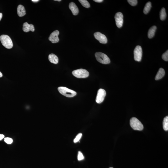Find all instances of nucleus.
<instances>
[{"label": "nucleus", "instance_id": "1", "mask_svg": "<svg viewBox=\"0 0 168 168\" xmlns=\"http://www.w3.org/2000/svg\"><path fill=\"white\" fill-rule=\"evenodd\" d=\"M58 90V91L61 94L67 97H73L77 94L76 92L75 91L68 89L65 87H59Z\"/></svg>", "mask_w": 168, "mask_h": 168}, {"label": "nucleus", "instance_id": "2", "mask_svg": "<svg viewBox=\"0 0 168 168\" xmlns=\"http://www.w3.org/2000/svg\"><path fill=\"white\" fill-rule=\"evenodd\" d=\"M0 40L3 45L7 49H10L13 47V43L12 40L7 35H3L0 36Z\"/></svg>", "mask_w": 168, "mask_h": 168}, {"label": "nucleus", "instance_id": "3", "mask_svg": "<svg viewBox=\"0 0 168 168\" xmlns=\"http://www.w3.org/2000/svg\"><path fill=\"white\" fill-rule=\"evenodd\" d=\"M130 124L132 128L134 130L142 131L144 128L142 123L136 117H132L131 119Z\"/></svg>", "mask_w": 168, "mask_h": 168}, {"label": "nucleus", "instance_id": "4", "mask_svg": "<svg viewBox=\"0 0 168 168\" xmlns=\"http://www.w3.org/2000/svg\"><path fill=\"white\" fill-rule=\"evenodd\" d=\"M95 57L96 59L99 62L102 64H107L110 63V58L106 54L100 52L95 53Z\"/></svg>", "mask_w": 168, "mask_h": 168}, {"label": "nucleus", "instance_id": "5", "mask_svg": "<svg viewBox=\"0 0 168 168\" xmlns=\"http://www.w3.org/2000/svg\"><path fill=\"white\" fill-rule=\"evenodd\" d=\"M73 75L76 77L79 78H85L88 77L89 75V73L87 70L80 69L73 71Z\"/></svg>", "mask_w": 168, "mask_h": 168}, {"label": "nucleus", "instance_id": "6", "mask_svg": "<svg viewBox=\"0 0 168 168\" xmlns=\"http://www.w3.org/2000/svg\"><path fill=\"white\" fill-rule=\"evenodd\" d=\"M142 55V50L141 46H137L134 50V58L135 61L139 62L141 61Z\"/></svg>", "mask_w": 168, "mask_h": 168}, {"label": "nucleus", "instance_id": "7", "mask_svg": "<svg viewBox=\"0 0 168 168\" xmlns=\"http://www.w3.org/2000/svg\"><path fill=\"white\" fill-rule=\"evenodd\" d=\"M106 95V92L105 90L100 89L98 91L97 94L96 96V102L99 104L101 103L104 100Z\"/></svg>", "mask_w": 168, "mask_h": 168}, {"label": "nucleus", "instance_id": "8", "mask_svg": "<svg viewBox=\"0 0 168 168\" xmlns=\"http://www.w3.org/2000/svg\"><path fill=\"white\" fill-rule=\"evenodd\" d=\"M116 25L117 27L120 28L122 27L123 23V15L121 12L116 13L115 16Z\"/></svg>", "mask_w": 168, "mask_h": 168}, {"label": "nucleus", "instance_id": "9", "mask_svg": "<svg viewBox=\"0 0 168 168\" xmlns=\"http://www.w3.org/2000/svg\"><path fill=\"white\" fill-rule=\"evenodd\" d=\"M95 38L100 43L106 44L107 42V39L106 36L99 32H96L94 34Z\"/></svg>", "mask_w": 168, "mask_h": 168}, {"label": "nucleus", "instance_id": "10", "mask_svg": "<svg viewBox=\"0 0 168 168\" xmlns=\"http://www.w3.org/2000/svg\"><path fill=\"white\" fill-rule=\"evenodd\" d=\"M59 34V32L58 30L54 31L50 35L49 37V40L52 43H58L59 41V39L58 37Z\"/></svg>", "mask_w": 168, "mask_h": 168}, {"label": "nucleus", "instance_id": "11", "mask_svg": "<svg viewBox=\"0 0 168 168\" xmlns=\"http://www.w3.org/2000/svg\"><path fill=\"white\" fill-rule=\"evenodd\" d=\"M69 7L73 15H76L79 13V10L75 3L71 2L69 4Z\"/></svg>", "mask_w": 168, "mask_h": 168}, {"label": "nucleus", "instance_id": "12", "mask_svg": "<svg viewBox=\"0 0 168 168\" xmlns=\"http://www.w3.org/2000/svg\"><path fill=\"white\" fill-rule=\"evenodd\" d=\"M22 29L24 32L26 33L30 31L33 32L35 31V28L33 25L32 24H29L27 22L23 24Z\"/></svg>", "mask_w": 168, "mask_h": 168}, {"label": "nucleus", "instance_id": "13", "mask_svg": "<svg viewBox=\"0 0 168 168\" xmlns=\"http://www.w3.org/2000/svg\"><path fill=\"white\" fill-rule=\"evenodd\" d=\"M17 12L18 15L20 17L23 16L26 14V10L24 7L22 5H18L17 9Z\"/></svg>", "mask_w": 168, "mask_h": 168}, {"label": "nucleus", "instance_id": "14", "mask_svg": "<svg viewBox=\"0 0 168 168\" xmlns=\"http://www.w3.org/2000/svg\"><path fill=\"white\" fill-rule=\"evenodd\" d=\"M165 71L163 68H161L159 69L155 77V80H156L161 79L165 75Z\"/></svg>", "mask_w": 168, "mask_h": 168}, {"label": "nucleus", "instance_id": "15", "mask_svg": "<svg viewBox=\"0 0 168 168\" xmlns=\"http://www.w3.org/2000/svg\"><path fill=\"white\" fill-rule=\"evenodd\" d=\"M48 59L50 62L54 64H57L58 62V58L57 56L53 54H51L49 55Z\"/></svg>", "mask_w": 168, "mask_h": 168}, {"label": "nucleus", "instance_id": "16", "mask_svg": "<svg viewBox=\"0 0 168 168\" xmlns=\"http://www.w3.org/2000/svg\"><path fill=\"white\" fill-rule=\"evenodd\" d=\"M156 29L157 27L156 26H153L149 29L148 32V38L151 39L154 37Z\"/></svg>", "mask_w": 168, "mask_h": 168}, {"label": "nucleus", "instance_id": "17", "mask_svg": "<svg viewBox=\"0 0 168 168\" xmlns=\"http://www.w3.org/2000/svg\"><path fill=\"white\" fill-rule=\"evenodd\" d=\"M152 7L151 3L150 2L147 3L144 8L143 12L144 14H147L149 12L151 8Z\"/></svg>", "mask_w": 168, "mask_h": 168}, {"label": "nucleus", "instance_id": "18", "mask_svg": "<svg viewBox=\"0 0 168 168\" xmlns=\"http://www.w3.org/2000/svg\"><path fill=\"white\" fill-rule=\"evenodd\" d=\"M166 14L165 8H162L160 12V17L161 20H164L166 19Z\"/></svg>", "mask_w": 168, "mask_h": 168}, {"label": "nucleus", "instance_id": "19", "mask_svg": "<svg viewBox=\"0 0 168 168\" xmlns=\"http://www.w3.org/2000/svg\"><path fill=\"white\" fill-rule=\"evenodd\" d=\"M163 126L164 130L165 131L168 130V117L166 116L164 119L163 122Z\"/></svg>", "mask_w": 168, "mask_h": 168}, {"label": "nucleus", "instance_id": "20", "mask_svg": "<svg viewBox=\"0 0 168 168\" xmlns=\"http://www.w3.org/2000/svg\"><path fill=\"white\" fill-rule=\"evenodd\" d=\"M79 1L85 8H89L90 7L89 3L86 0H79Z\"/></svg>", "mask_w": 168, "mask_h": 168}, {"label": "nucleus", "instance_id": "21", "mask_svg": "<svg viewBox=\"0 0 168 168\" xmlns=\"http://www.w3.org/2000/svg\"><path fill=\"white\" fill-rule=\"evenodd\" d=\"M82 136V134L80 133L78 134L77 135L76 137L74 139V143H76L78 142L79 141V140L80 139Z\"/></svg>", "mask_w": 168, "mask_h": 168}, {"label": "nucleus", "instance_id": "22", "mask_svg": "<svg viewBox=\"0 0 168 168\" xmlns=\"http://www.w3.org/2000/svg\"><path fill=\"white\" fill-rule=\"evenodd\" d=\"M132 6H135L137 5L138 1L137 0H128L127 1Z\"/></svg>", "mask_w": 168, "mask_h": 168}, {"label": "nucleus", "instance_id": "23", "mask_svg": "<svg viewBox=\"0 0 168 168\" xmlns=\"http://www.w3.org/2000/svg\"><path fill=\"white\" fill-rule=\"evenodd\" d=\"M162 58L165 61H168V50H167L166 52L164 53L162 56Z\"/></svg>", "mask_w": 168, "mask_h": 168}, {"label": "nucleus", "instance_id": "24", "mask_svg": "<svg viewBox=\"0 0 168 168\" xmlns=\"http://www.w3.org/2000/svg\"><path fill=\"white\" fill-rule=\"evenodd\" d=\"M4 141L7 144H10L13 142V140L12 138L7 137L4 138Z\"/></svg>", "mask_w": 168, "mask_h": 168}, {"label": "nucleus", "instance_id": "25", "mask_svg": "<svg viewBox=\"0 0 168 168\" xmlns=\"http://www.w3.org/2000/svg\"><path fill=\"white\" fill-rule=\"evenodd\" d=\"M84 159V157L83 154L82 152L79 151L78 152V160L81 161L83 160Z\"/></svg>", "mask_w": 168, "mask_h": 168}, {"label": "nucleus", "instance_id": "26", "mask_svg": "<svg viewBox=\"0 0 168 168\" xmlns=\"http://www.w3.org/2000/svg\"><path fill=\"white\" fill-rule=\"evenodd\" d=\"M4 137H5V136L3 134H0V141L2 140L4 138Z\"/></svg>", "mask_w": 168, "mask_h": 168}, {"label": "nucleus", "instance_id": "27", "mask_svg": "<svg viewBox=\"0 0 168 168\" xmlns=\"http://www.w3.org/2000/svg\"><path fill=\"white\" fill-rule=\"evenodd\" d=\"M94 1L96 2L101 3L103 2V0H94Z\"/></svg>", "mask_w": 168, "mask_h": 168}, {"label": "nucleus", "instance_id": "28", "mask_svg": "<svg viewBox=\"0 0 168 168\" xmlns=\"http://www.w3.org/2000/svg\"><path fill=\"white\" fill-rule=\"evenodd\" d=\"M32 1L34 2H38L39 1V0H32Z\"/></svg>", "mask_w": 168, "mask_h": 168}, {"label": "nucleus", "instance_id": "29", "mask_svg": "<svg viewBox=\"0 0 168 168\" xmlns=\"http://www.w3.org/2000/svg\"><path fill=\"white\" fill-rule=\"evenodd\" d=\"M2 17V13H0V21L1 20Z\"/></svg>", "mask_w": 168, "mask_h": 168}, {"label": "nucleus", "instance_id": "30", "mask_svg": "<svg viewBox=\"0 0 168 168\" xmlns=\"http://www.w3.org/2000/svg\"><path fill=\"white\" fill-rule=\"evenodd\" d=\"M2 76H3L2 74V73H1V71H0V78L2 77Z\"/></svg>", "mask_w": 168, "mask_h": 168}, {"label": "nucleus", "instance_id": "31", "mask_svg": "<svg viewBox=\"0 0 168 168\" xmlns=\"http://www.w3.org/2000/svg\"><path fill=\"white\" fill-rule=\"evenodd\" d=\"M55 1H61V0H55Z\"/></svg>", "mask_w": 168, "mask_h": 168}, {"label": "nucleus", "instance_id": "32", "mask_svg": "<svg viewBox=\"0 0 168 168\" xmlns=\"http://www.w3.org/2000/svg\"><path fill=\"white\" fill-rule=\"evenodd\" d=\"M110 168H112V167H110Z\"/></svg>", "mask_w": 168, "mask_h": 168}]
</instances>
